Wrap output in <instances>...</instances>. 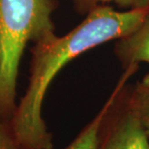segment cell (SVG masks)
<instances>
[{"mask_svg":"<svg viewBox=\"0 0 149 149\" xmlns=\"http://www.w3.org/2000/svg\"><path fill=\"white\" fill-rule=\"evenodd\" d=\"M54 0H0V114L15 109L19 64L29 42L54 33Z\"/></svg>","mask_w":149,"mask_h":149,"instance_id":"7a4b0ae2","label":"cell"},{"mask_svg":"<svg viewBox=\"0 0 149 149\" xmlns=\"http://www.w3.org/2000/svg\"><path fill=\"white\" fill-rule=\"evenodd\" d=\"M115 54L125 68L139 62L149 64V14L133 32L118 39Z\"/></svg>","mask_w":149,"mask_h":149,"instance_id":"3957f363","label":"cell"},{"mask_svg":"<svg viewBox=\"0 0 149 149\" xmlns=\"http://www.w3.org/2000/svg\"><path fill=\"white\" fill-rule=\"evenodd\" d=\"M22 148L17 141L13 133H9L2 124H0V149H20Z\"/></svg>","mask_w":149,"mask_h":149,"instance_id":"ba28073f","label":"cell"},{"mask_svg":"<svg viewBox=\"0 0 149 149\" xmlns=\"http://www.w3.org/2000/svg\"><path fill=\"white\" fill-rule=\"evenodd\" d=\"M127 105L149 136V74L136 85Z\"/></svg>","mask_w":149,"mask_h":149,"instance_id":"8992f818","label":"cell"},{"mask_svg":"<svg viewBox=\"0 0 149 149\" xmlns=\"http://www.w3.org/2000/svg\"><path fill=\"white\" fill-rule=\"evenodd\" d=\"M148 14L149 6L120 12L99 5L66 35L52 34L35 43L29 83L12 124V133L22 148L52 149L42 109L47 89L62 68L93 47L130 34Z\"/></svg>","mask_w":149,"mask_h":149,"instance_id":"6da1fadb","label":"cell"},{"mask_svg":"<svg viewBox=\"0 0 149 149\" xmlns=\"http://www.w3.org/2000/svg\"><path fill=\"white\" fill-rule=\"evenodd\" d=\"M108 3H115L122 8H127L128 10L149 6V0H74L76 8L81 13H88L97 6L107 5Z\"/></svg>","mask_w":149,"mask_h":149,"instance_id":"52a82bcc","label":"cell"},{"mask_svg":"<svg viewBox=\"0 0 149 149\" xmlns=\"http://www.w3.org/2000/svg\"><path fill=\"white\" fill-rule=\"evenodd\" d=\"M105 149H149L148 135L128 105Z\"/></svg>","mask_w":149,"mask_h":149,"instance_id":"277c9868","label":"cell"},{"mask_svg":"<svg viewBox=\"0 0 149 149\" xmlns=\"http://www.w3.org/2000/svg\"><path fill=\"white\" fill-rule=\"evenodd\" d=\"M128 76L125 74L124 77H122L120 83L113 92L111 99L106 103L105 107L102 109V111L99 112L96 117L86 126L84 129L81 131V133L74 139V141L65 149H97L98 143H99V135H100V129L102 127V123L104 119L106 118L107 113L109 112V109L114 103L115 97L120 91V88L123 82L127 79Z\"/></svg>","mask_w":149,"mask_h":149,"instance_id":"5b68a950","label":"cell"}]
</instances>
